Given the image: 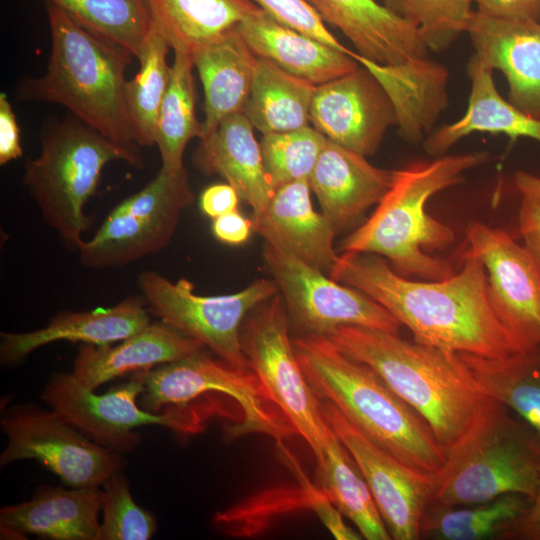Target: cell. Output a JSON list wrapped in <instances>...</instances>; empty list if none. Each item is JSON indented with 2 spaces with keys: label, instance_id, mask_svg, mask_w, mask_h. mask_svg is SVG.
<instances>
[{
  "label": "cell",
  "instance_id": "obj_31",
  "mask_svg": "<svg viewBox=\"0 0 540 540\" xmlns=\"http://www.w3.org/2000/svg\"><path fill=\"white\" fill-rule=\"evenodd\" d=\"M316 464L315 483L342 515L353 522L362 538L392 539L360 469L329 425L322 459Z\"/></svg>",
  "mask_w": 540,
  "mask_h": 540
},
{
  "label": "cell",
  "instance_id": "obj_42",
  "mask_svg": "<svg viewBox=\"0 0 540 540\" xmlns=\"http://www.w3.org/2000/svg\"><path fill=\"white\" fill-rule=\"evenodd\" d=\"M23 155L20 130L15 113L5 93L0 94V164Z\"/></svg>",
  "mask_w": 540,
  "mask_h": 540
},
{
  "label": "cell",
  "instance_id": "obj_16",
  "mask_svg": "<svg viewBox=\"0 0 540 540\" xmlns=\"http://www.w3.org/2000/svg\"><path fill=\"white\" fill-rule=\"evenodd\" d=\"M320 410L360 469L391 538L420 539L421 520L433 498L435 476L413 470L378 447L331 402L320 399Z\"/></svg>",
  "mask_w": 540,
  "mask_h": 540
},
{
  "label": "cell",
  "instance_id": "obj_27",
  "mask_svg": "<svg viewBox=\"0 0 540 540\" xmlns=\"http://www.w3.org/2000/svg\"><path fill=\"white\" fill-rule=\"evenodd\" d=\"M192 57L204 91L202 139H205L226 117L243 112L250 95L257 56L236 26L203 46Z\"/></svg>",
  "mask_w": 540,
  "mask_h": 540
},
{
  "label": "cell",
  "instance_id": "obj_29",
  "mask_svg": "<svg viewBox=\"0 0 540 540\" xmlns=\"http://www.w3.org/2000/svg\"><path fill=\"white\" fill-rule=\"evenodd\" d=\"M147 3L153 30L173 51L191 56L262 11L253 0H147Z\"/></svg>",
  "mask_w": 540,
  "mask_h": 540
},
{
  "label": "cell",
  "instance_id": "obj_38",
  "mask_svg": "<svg viewBox=\"0 0 540 540\" xmlns=\"http://www.w3.org/2000/svg\"><path fill=\"white\" fill-rule=\"evenodd\" d=\"M472 0H383L397 16L414 25L429 51L440 53L466 33Z\"/></svg>",
  "mask_w": 540,
  "mask_h": 540
},
{
  "label": "cell",
  "instance_id": "obj_19",
  "mask_svg": "<svg viewBox=\"0 0 540 540\" xmlns=\"http://www.w3.org/2000/svg\"><path fill=\"white\" fill-rule=\"evenodd\" d=\"M307 1L368 61L391 67H423L431 62L418 29L375 0Z\"/></svg>",
  "mask_w": 540,
  "mask_h": 540
},
{
  "label": "cell",
  "instance_id": "obj_35",
  "mask_svg": "<svg viewBox=\"0 0 540 540\" xmlns=\"http://www.w3.org/2000/svg\"><path fill=\"white\" fill-rule=\"evenodd\" d=\"M286 467L297 479V486L269 489L213 516L214 526L232 536H250L261 533L271 522L292 511H312L323 499V491L309 480L296 457Z\"/></svg>",
  "mask_w": 540,
  "mask_h": 540
},
{
  "label": "cell",
  "instance_id": "obj_28",
  "mask_svg": "<svg viewBox=\"0 0 540 540\" xmlns=\"http://www.w3.org/2000/svg\"><path fill=\"white\" fill-rule=\"evenodd\" d=\"M467 71L471 88L466 112L459 120L427 137L424 149L429 155L441 156L460 139L475 132L504 134L512 140L527 137L540 142V120L501 97L492 69L471 57Z\"/></svg>",
  "mask_w": 540,
  "mask_h": 540
},
{
  "label": "cell",
  "instance_id": "obj_13",
  "mask_svg": "<svg viewBox=\"0 0 540 540\" xmlns=\"http://www.w3.org/2000/svg\"><path fill=\"white\" fill-rule=\"evenodd\" d=\"M263 259L299 336H327L342 325L399 333L402 324L360 290L325 276L267 243L263 247Z\"/></svg>",
  "mask_w": 540,
  "mask_h": 540
},
{
  "label": "cell",
  "instance_id": "obj_46",
  "mask_svg": "<svg viewBox=\"0 0 540 540\" xmlns=\"http://www.w3.org/2000/svg\"><path fill=\"white\" fill-rule=\"evenodd\" d=\"M253 230V222L245 218L238 210L226 213L212 223V232L221 242L240 245L248 240Z\"/></svg>",
  "mask_w": 540,
  "mask_h": 540
},
{
  "label": "cell",
  "instance_id": "obj_3",
  "mask_svg": "<svg viewBox=\"0 0 540 540\" xmlns=\"http://www.w3.org/2000/svg\"><path fill=\"white\" fill-rule=\"evenodd\" d=\"M326 337L343 354L375 370L447 449L468 431L490 399L460 353L359 325L339 326Z\"/></svg>",
  "mask_w": 540,
  "mask_h": 540
},
{
  "label": "cell",
  "instance_id": "obj_8",
  "mask_svg": "<svg viewBox=\"0 0 540 540\" xmlns=\"http://www.w3.org/2000/svg\"><path fill=\"white\" fill-rule=\"evenodd\" d=\"M146 372L136 371L127 381L100 395L72 373H61L45 385L41 397L86 437L116 452L131 451L138 445L140 436L135 429L141 426L160 425L185 434L203 430L202 414L190 405L171 406L158 413L138 406Z\"/></svg>",
  "mask_w": 540,
  "mask_h": 540
},
{
  "label": "cell",
  "instance_id": "obj_4",
  "mask_svg": "<svg viewBox=\"0 0 540 540\" xmlns=\"http://www.w3.org/2000/svg\"><path fill=\"white\" fill-rule=\"evenodd\" d=\"M487 152L448 155L395 170L391 187L373 214L338 246L341 253L385 257L400 275L429 281L453 275L448 261L428 255L455 240L453 230L429 216L425 205L434 194L463 181V173L484 164Z\"/></svg>",
  "mask_w": 540,
  "mask_h": 540
},
{
  "label": "cell",
  "instance_id": "obj_15",
  "mask_svg": "<svg viewBox=\"0 0 540 540\" xmlns=\"http://www.w3.org/2000/svg\"><path fill=\"white\" fill-rule=\"evenodd\" d=\"M464 254L479 259L487 274L490 306L522 350L540 346V271L525 246L505 231L482 222L466 228Z\"/></svg>",
  "mask_w": 540,
  "mask_h": 540
},
{
  "label": "cell",
  "instance_id": "obj_2",
  "mask_svg": "<svg viewBox=\"0 0 540 540\" xmlns=\"http://www.w3.org/2000/svg\"><path fill=\"white\" fill-rule=\"evenodd\" d=\"M303 374L364 436L413 470L435 476L448 449L427 421L370 366L343 354L326 336L292 339Z\"/></svg>",
  "mask_w": 540,
  "mask_h": 540
},
{
  "label": "cell",
  "instance_id": "obj_33",
  "mask_svg": "<svg viewBox=\"0 0 540 540\" xmlns=\"http://www.w3.org/2000/svg\"><path fill=\"white\" fill-rule=\"evenodd\" d=\"M460 355L483 392L513 410L540 439V346L502 358Z\"/></svg>",
  "mask_w": 540,
  "mask_h": 540
},
{
  "label": "cell",
  "instance_id": "obj_37",
  "mask_svg": "<svg viewBox=\"0 0 540 540\" xmlns=\"http://www.w3.org/2000/svg\"><path fill=\"white\" fill-rule=\"evenodd\" d=\"M79 25L134 57L152 31L147 0H48Z\"/></svg>",
  "mask_w": 540,
  "mask_h": 540
},
{
  "label": "cell",
  "instance_id": "obj_26",
  "mask_svg": "<svg viewBox=\"0 0 540 540\" xmlns=\"http://www.w3.org/2000/svg\"><path fill=\"white\" fill-rule=\"evenodd\" d=\"M237 29L257 57L317 86L360 66L351 55L282 25L264 10L245 19Z\"/></svg>",
  "mask_w": 540,
  "mask_h": 540
},
{
  "label": "cell",
  "instance_id": "obj_39",
  "mask_svg": "<svg viewBox=\"0 0 540 540\" xmlns=\"http://www.w3.org/2000/svg\"><path fill=\"white\" fill-rule=\"evenodd\" d=\"M327 138L314 127L264 134L260 141L266 171L273 187L307 179Z\"/></svg>",
  "mask_w": 540,
  "mask_h": 540
},
{
  "label": "cell",
  "instance_id": "obj_14",
  "mask_svg": "<svg viewBox=\"0 0 540 540\" xmlns=\"http://www.w3.org/2000/svg\"><path fill=\"white\" fill-rule=\"evenodd\" d=\"M0 424L8 437L1 466L35 459L70 487H92L123 463L116 451L95 443L53 410L14 405L2 413Z\"/></svg>",
  "mask_w": 540,
  "mask_h": 540
},
{
  "label": "cell",
  "instance_id": "obj_25",
  "mask_svg": "<svg viewBox=\"0 0 540 540\" xmlns=\"http://www.w3.org/2000/svg\"><path fill=\"white\" fill-rule=\"evenodd\" d=\"M253 128L243 112L226 117L211 135L200 140L194 164L208 175L223 177L256 217L266 209L276 190Z\"/></svg>",
  "mask_w": 540,
  "mask_h": 540
},
{
  "label": "cell",
  "instance_id": "obj_24",
  "mask_svg": "<svg viewBox=\"0 0 540 540\" xmlns=\"http://www.w3.org/2000/svg\"><path fill=\"white\" fill-rule=\"evenodd\" d=\"M103 490L40 486L26 502L0 510L2 536L32 533L54 540H99Z\"/></svg>",
  "mask_w": 540,
  "mask_h": 540
},
{
  "label": "cell",
  "instance_id": "obj_32",
  "mask_svg": "<svg viewBox=\"0 0 540 540\" xmlns=\"http://www.w3.org/2000/svg\"><path fill=\"white\" fill-rule=\"evenodd\" d=\"M316 87L270 60L257 57L243 113L262 135L300 129L309 125Z\"/></svg>",
  "mask_w": 540,
  "mask_h": 540
},
{
  "label": "cell",
  "instance_id": "obj_23",
  "mask_svg": "<svg viewBox=\"0 0 540 540\" xmlns=\"http://www.w3.org/2000/svg\"><path fill=\"white\" fill-rule=\"evenodd\" d=\"M113 344L79 346L71 373L86 388L94 390L116 377L176 362L204 348L200 341L162 320Z\"/></svg>",
  "mask_w": 540,
  "mask_h": 540
},
{
  "label": "cell",
  "instance_id": "obj_40",
  "mask_svg": "<svg viewBox=\"0 0 540 540\" xmlns=\"http://www.w3.org/2000/svg\"><path fill=\"white\" fill-rule=\"evenodd\" d=\"M103 519L99 540H148L156 531L154 516L133 499L129 484L120 470L102 484Z\"/></svg>",
  "mask_w": 540,
  "mask_h": 540
},
{
  "label": "cell",
  "instance_id": "obj_47",
  "mask_svg": "<svg viewBox=\"0 0 540 540\" xmlns=\"http://www.w3.org/2000/svg\"><path fill=\"white\" fill-rule=\"evenodd\" d=\"M517 539L540 540V486L528 513L520 524Z\"/></svg>",
  "mask_w": 540,
  "mask_h": 540
},
{
  "label": "cell",
  "instance_id": "obj_34",
  "mask_svg": "<svg viewBox=\"0 0 540 540\" xmlns=\"http://www.w3.org/2000/svg\"><path fill=\"white\" fill-rule=\"evenodd\" d=\"M194 60L189 54L174 51L170 80L163 98L156 128L162 166L167 172H178L183 165L185 148L193 138L203 137V125L195 113Z\"/></svg>",
  "mask_w": 540,
  "mask_h": 540
},
{
  "label": "cell",
  "instance_id": "obj_18",
  "mask_svg": "<svg viewBox=\"0 0 540 540\" xmlns=\"http://www.w3.org/2000/svg\"><path fill=\"white\" fill-rule=\"evenodd\" d=\"M466 33L475 49L472 57L504 74L508 101L540 120V21L474 11Z\"/></svg>",
  "mask_w": 540,
  "mask_h": 540
},
{
  "label": "cell",
  "instance_id": "obj_36",
  "mask_svg": "<svg viewBox=\"0 0 540 540\" xmlns=\"http://www.w3.org/2000/svg\"><path fill=\"white\" fill-rule=\"evenodd\" d=\"M168 43L152 28L136 57L140 68L124 86V97L134 138L140 147L153 146L160 107L170 80Z\"/></svg>",
  "mask_w": 540,
  "mask_h": 540
},
{
  "label": "cell",
  "instance_id": "obj_48",
  "mask_svg": "<svg viewBox=\"0 0 540 540\" xmlns=\"http://www.w3.org/2000/svg\"><path fill=\"white\" fill-rule=\"evenodd\" d=\"M517 190L523 198H528L540 205V176L518 171L514 175Z\"/></svg>",
  "mask_w": 540,
  "mask_h": 540
},
{
  "label": "cell",
  "instance_id": "obj_17",
  "mask_svg": "<svg viewBox=\"0 0 540 540\" xmlns=\"http://www.w3.org/2000/svg\"><path fill=\"white\" fill-rule=\"evenodd\" d=\"M310 122L327 139L361 155L378 150L387 129L397 125L388 93L366 67L316 87Z\"/></svg>",
  "mask_w": 540,
  "mask_h": 540
},
{
  "label": "cell",
  "instance_id": "obj_6",
  "mask_svg": "<svg viewBox=\"0 0 540 540\" xmlns=\"http://www.w3.org/2000/svg\"><path fill=\"white\" fill-rule=\"evenodd\" d=\"M140 148L116 143L73 115L43 127L40 154L26 161L23 184L44 222L69 249L78 250L92 224L84 209L104 167L123 161L143 168Z\"/></svg>",
  "mask_w": 540,
  "mask_h": 540
},
{
  "label": "cell",
  "instance_id": "obj_11",
  "mask_svg": "<svg viewBox=\"0 0 540 540\" xmlns=\"http://www.w3.org/2000/svg\"><path fill=\"white\" fill-rule=\"evenodd\" d=\"M194 201L188 173L163 169L140 191L118 204L77 252L87 268L120 267L162 250L182 212Z\"/></svg>",
  "mask_w": 540,
  "mask_h": 540
},
{
  "label": "cell",
  "instance_id": "obj_7",
  "mask_svg": "<svg viewBox=\"0 0 540 540\" xmlns=\"http://www.w3.org/2000/svg\"><path fill=\"white\" fill-rule=\"evenodd\" d=\"M540 486V439L508 407L490 398L468 431L451 447L435 475L432 501L477 504L507 493L532 500Z\"/></svg>",
  "mask_w": 540,
  "mask_h": 540
},
{
  "label": "cell",
  "instance_id": "obj_45",
  "mask_svg": "<svg viewBox=\"0 0 540 540\" xmlns=\"http://www.w3.org/2000/svg\"><path fill=\"white\" fill-rule=\"evenodd\" d=\"M519 231L524 246L540 271V205L523 198L519 211Z\"/></svg>",
  "mask_w": 540,
  "mask_h": 540
},
{
  "label": "cell",
  "instance_id": "obj_41",
  "mask_svg": "<svg viewBox=\"0 0 540 540\" xmlns=\"http://www.w3.org/2000/svg\"><path fill=\"white\" fill-rule=\"evenodd\" d=\"M277 22L297 30L326 45L347 53L354 52L343 46L326 28L325 23L307 0H254Z\"/></svg>",
  "mask_w": 540,
  "mask_h": 540
},
{
  "label": "cell",
  "instance_id": "obj_5",
  "mask_svg": "<svg viewBox=\"0 0 540 540\" xmlns=\"http://www.w3.org/2000/svg\"><path fill=\"white\" fill-rule=\"evenodd\" d=\"M47 14L51 51L46 72L21 80L18 99L61 105L110 140L137 145L124 97L133 55L49 2Z\"/></svg>",
  "mask_w": 540,
  "mask_h": 540
},
{
  "label": "cell",
  "instance_id": "obj_10",
  "mask_svg": "<svg viewBox=\"0 0 540 540\" xmlns=\"http://www.w3.org/2000/svg\"><path fill=\"white\" fill-rule=\"evenodd\" d=\"M137 284L150 313L241 370L250 369L242 349V324L253 309L279 292L273 279H259L233 294L203 296L194 292L190 280L172 282L153 271L140 273Z\"/></svg>",
  "mask_w": 540,
  "mask_h": 540
},
{
  "label": "cell",
  "instance_id": "obj_43",
  "mask_svg": "<svg viewBox=\"0 0 540 540\" xmlns=\"http://www.w3.org/2000/svg\"><path fill=\"white\" fill-rule=\"evenodd\" d=\"M477 12L496 18L540 21V0H472Z\"/></svg>",
  "mask_w": 540,
  "mask_h": 540
},
{
  "label": "cell",
  "instance_id": "obj_30",
  "mask_svg": "<svg viewBox=\"0 0 540 540\" xmlns=\"http://www.w3.org/2000/svg\"><path fill=\"white\" fill-rule=\"evenodd\" d=\"M532 499L507 493L471 505L445 506L431 501L420 525V538L436 540L517 539Z\"/></svg>",
  "mask_w": 540,
  "mask_h": 540
},
{
  "label": "cell",
  "instance_id": "obj_22",
  "mask_svg": "<svg viewBox=\"0 0 540 540\" xmlns=\"http://www.w3.org/2000/svg\"><path fill=\"white\" fill-rule=\"evenodd\" d=\"M143 297L129 296L108 308L62 311L43 328L30 332L0 334V360L11 366L34 350L56 341L107 345L121 341L149 325Z\"/></svg>",
  "mask_w": 540,
  "mask_h": 540
},
{
  "label": "cell",
  "instance_id": "obj_44",
  "mask_svg": "<svg viewBox=\"0 0 540 540\" xmlns=\"http://www.w3.org/2000/svg\"><path fill=\"white\" fill-rule=\"evenodd\" d=\"M239 195L230 184H213L200 195V209L206 216L215 219L226 213L238 210Z\"/></svg>",
  "mask_w": 540,
  "mask_h": 540
},
{
  "label": "cell",
  "instance_id": "obj_21",
  "mask_svg": "<svg viewBox=\"0 0 540 540\" xmlns=\"http://www.w3.org/2000/svg\"><path fill=\"white\" fill-rule=\"evenodd\" d=\"M394 175L395 170L378 168L366 156L327 139L308 184L339 233L380 202Z\"/></svg>",
  "mask_w": 540,
  "mask_h": 540
},
{
  "label": "cell",
  "instance_id": "obj_1",
  "mask_svg": "<svg viewBox=\"0 0 540 540\" xmlns=\"http://www.w3.org/2000/svg\"><path fill=\"white\" fill-rule=\"evenodd\" d=\"M463 258L457 274L422 282L398 274L382 256L342 253L329 276L382 305L419 344L488 358L524 352L490 306L483 263L472 255Z\"/></svg>",
  "mask_w": 540,
  "mask_h": 540
},
{
  "label": "cell",
  "instance_id": "obj_12",
  "mask_svg": "<svg viewBox=\"0 0 540 540\" xmlns=\"http://www.w3.org/2000/svg\"><path fill=\"white\" fill-rule=\"evenodd\" d=\"M208 392L225 394L242 409V423L228 430L232 437L261 433L283 441L296 434L283 413L273 408L274 403L251 369H236L202 351L147 370L141 407L158 413L171 406L189 405Z\"/></svg>",
  "mask_w": 540,
  "mask_h": 540
},
{
  "label": "cell",
  "instance_id": "obj_20",
  "mask_svg": "<svg viewBox=\"0 0 540 540\" xmlns=\"http://www.w3.org/2000/svg\"><path fill=\"white\" fill-rule=\"evenodd\" d=\"M308 180L276 189L266 209L253 217V231L273 248L330 273L339 255L334 249L336 231L312 205Z\"/></svg>",
  "mask_w": 540,
  "mask_h": 540
},
{
  "label": "cell",
  "instance_id": "obj_9",
  "mask_svg": "<svg viewBox=\"0 0 540 540\" xmlns=\"http://www.w3.org/2000/svg\"><path fill=\"white\" fill-rule=\"evenodd\" d=\"M289 317L277 293L253 309L241 327L242 349L271 401L303 437L316 462L327 430L320 399L308 384L289 333Z\"/></svg>",
  "mask_w": 540,
  "mask_h": 540
}]
</instances>
